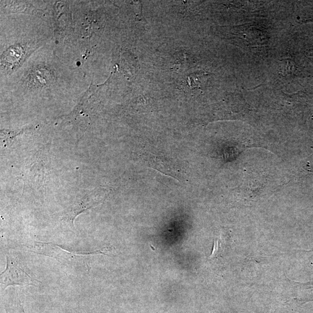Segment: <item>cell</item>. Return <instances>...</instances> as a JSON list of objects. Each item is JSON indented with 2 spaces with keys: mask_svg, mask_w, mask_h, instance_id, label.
Segmentation results:
<instances>
[{
  "mask_svg": "<svg viewBox=\"0 0 313 313\" xmlns=\"http://www.w3.org/2000/svg\"><path fill=\"white\" fill-rule=\"evenodd\" d=\"M7 267L1 274L2 290L10 285H35V281L19 266L16 261L7 255Z\"/></svg>",
  "mask_w": 313,
  "mask_h": 313,
  "instance_id": "6da1fadb",
  "label": "cell"
}]
</instances>
